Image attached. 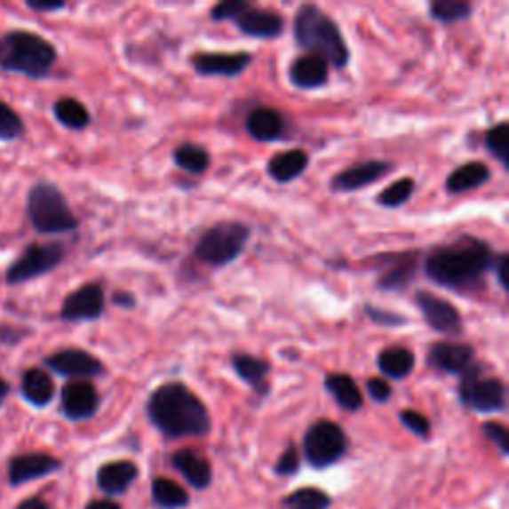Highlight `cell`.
Returning <instances> with one entry per match:
<instances>
[{"label":"cell","instance_id":"cell-1","mask_svg":"<svg viewBox=\"0 0 509 509\" xmlns=\"http://www.w3.org/2000/svg\"><path fill=\"white\" fill-rule=\"evenodd\" d=\"M494 249L480 237H457L452 243L433 247L424 258L425 277L456 293H473L486 285L494 265Z\"/></svg>","mask_w":509,"mask_h":509},{"label":"cell","instance_id":"cell-2","mask_svg":"<svg viewBox=\"0 0 509 509\" xmlns=\"http://www.w3.org/2000/svg\"><path fill=\"white\" fill-rule=\"evenodd\" d=\"M146 414L163 436L191 438L211 432V416L203 400L183 382H165L147 398Z\"/></svg>","mask_w":509,"mask_h":509},{"label":"cell","instance_id":"cell-3","mask_svg":"<svg viewBox=\"0 0 509 509\" xmlns=\"http://www.w3.org/2000/svg\"><path fill=\"white\" fill-rule=\"evenodd\" d=\"M293 36L305 54L322 58L332 68L342 70L350 62V50L338 22L321 6L303 4L297 8Z\"/></svg>","mask_w":509,"mask_h":509},{"label":"cell","instance_id":"cell-4","mask_svg":"<svg viewBox=\"0 0 509 509\" xmlns=\"http://www.w3.org/2000/svg\"><path fill=\"white\" fill-rule=\"evenodd\" d=\"M58 62L56 46L32 30H6L0 36V70L44 80Z\"/></svg>","mask_w":509,"mask_h":509},{"label":"cell","instance_id":"cell-5","mask_svg":"<svg viewBox=\"0 0 509 509\" xmlns=\"http://www.w3.org/2000/svg\"><path fill=\"white\" fill-rule=\"evenodd\" d=\"M27 215L40 235H64L80 227L68 199L52 181H38L28 189Z\"/></svg>","mask_w":509,"mask_h":509},{"label":"cell","instance_id":"cell-6","mask_svg":"<svg viewBox=\"0 0 509 509\" xmlns=\"http://www.w3.org/2000/svg\"><path fill=\"white\" fill-rule=\"evenodd\" d=\"M251 227L241 221H221L207 229L195 243V257L210 266H225L243 255Z\"/></svg>","mask_w":509,"mask_h":509},{"label":"cell","instance_id":"cell-7","mask_svg":"<svg viewBox=\"0 0 509 509\" xmlns=\"http://www.w3.org/2000/svg\"><path fill=\"white\" fill-rule=\"evenodd\" d=\"M488 366L473 362L460 377L457 396L460 402L480 414H494L505 410L507 388L502 378L488 377Z\"/></svg>","mask_w":509,"mask_h":509},{"label":"cell","instance_id":"cell-8","mask_svg":"<svg viewBox=\"0 0 509 509\" xmlns=\"http://www.w3.org/2000/svg\"><path fill=\"white\" fill-rule=\"evenodd\" d=\"M66 247L60 241H48V243H32L8 265L4 281L6 285L19 287L22 282L35 281L38 277L52 273L64 261Z\"/></svg>","mask_w":509,"mask_h":509},{"label":"cell","instance_id":"cell-9","mask_svg":"<svg viewBox=\"0 0 509 509\" xmlns=\"http://www.w3.org/2000/svg\"><path fill=\"white\" fill-rule=\"evenodd\" d=\"M348 438L337 422L319 420L306 430L303 440V454L313 467H329L346 454Z\"/></svg>","mask_w":509,"mask_h":509},{"label":"cell","instance_id":"cell-10","mask_svg":"<svg viewBox=\"0 0 509 509\" xmlns=\"http://www.w3.org/2000/svg\"><path fill=\"white\" fill-rule=\"evenodd\" d=\"M44 366L48 370L56 372L58 377L70 380H90L106 374V366L98 356L84 348H60L44 358Z\"/></svg>","mask_w":509,"mask_h":509},{"label":"cell","instance_id":"cell-11","mask_svg":"<svg viewBox=\"0 0 509 509\" xmlns=\"http://www.w3.org/2000/svg\"><path fill=\"white\" fill-rule=\"evenodd\" d=\"M416 306L420 308L425 324L432 330L446 337H460L464 332V321L457 308L449 300L441 298L430 290L416 293Z\"/></svg>","mask_w":509,"mask_h":509},{"label":"cell","instance_id":"cell-12","mask_svg":"<svg viewBox=\"0 0 509 509\" xmlns=\"http://www.w3.org/2000/svg\"><path fill=\"white\" fill-rule=\"evenodd\" d=\"M106 311V293L99 282H86L64 298L60 319L66 322H91L102 319Z\"/></svg>","mask_w":509,"mask_h":509},{"label":"cell","instance_id":"cell-13","mask_svg":"<svg viewBox=\"0 0 509 509\" xmlns=\"http://www.w3.org/2000/svg\"><path fill=\"white\" fill-rule=\"evenodd\" d=\"M380 269L377 285L380 290H388V293H398V290H406L412 285L418 273L420 253L418 251H402V253H386L378 258Z\"/></svg>","mask_w":509,"mask_h":509},{"label":"cell","instance_id":"cell-14","mask_svg":"<svg viewBox=\"0 0 509 509\" xmlns=\"http://www.w3.org/2000/svg\"><path fill=\"white\" fill-rule=\"evenodd\" d=\"M102 398L90 380H70L60 392V410L72 422L94 418L99 410Z\"/></svg>","mask_w":509,"mask_h":509},{"label":"cell","instance_id":"cell-15","mask_svg":"<svg viewBox=\"0 0 509 509\" xmlns=\"http://www.w3.org/2000/svg\"><path fill=\"white\" fill-rule=\"evenodd\" d=\"M253 62L249 52H195L189 58L191 68L205 78H237Z\"/></svg>","mask_w":509,"mask_h":509},{"label":"cell","instance_id":"cell-16","mask_svg":"<svg viewBox=\"0 0 509 509\" xmlns=\"http://www.w3.org/2000/svg\"><path fill=\"white\" fill-rule=\"evenodd\" d=\"M428 366L452 377H462L475 362V350L467 342H452V340H438L428 348Z\"/></svg>","mask_w":509,"mask_h":509},{"label":"cell","instance_id":"cell-17","mask_svg":"<svg viewBox=\"0 0 509 509\" xmlns=\"http://www.w3.org/2000/svg\"><path fill=\"white\" fill-rule=\"evenodd\" d=\"M392 170H394V163L386 160H369L350 165V168L342 170L330 179V189L337 191V194H350V191H358L380 181Z\"/></svg>","mask_w":509,"mask_h":509},{"label":"cell","instance_id":"cell-18","mask_svg":"<svg viewBox=\"0 0 509 509\" xmlns=\"http://www.w3.org/2000/svg\"><path fill=\"white\" fill-rule=\"evenodd\" d=\"M62 467V462L58 457L44 454V452H30L14 456L8 462V481L11 486H22V483L46 478V475L58 472Z\"/></svg>","mask_w":509,"mask_h":509},{"label":"cell","instance_id":"cell-19","mask_svg":"<svg viewBox=\"0 0 509 509\" xmlns=\"http://www.w3.org/2000/svg\"><path fill=\"white\" fill-rule=\"evenodd\" d=\"M235 27L241 35L257 40H274L281 38L285 32V19L277 11H269V8L251 6L247 12H243L235 20Z\"/></svg>","mask_w":509,"mask_h":509},{"label":"cell","instance_id":"cell-20","mask_svg":"<svg viewBox=\"0 0 509 509\" xmlns=\"http://www.w3.org/2000/svg\"><path fill=\"white\" fill-rule=\"evenodd\" d=\"M330 66L319 56L300 54L289 66V82L298 90H319L327 86Z\"/></svg>","mask_w":509,"mask_h":509},{"label":"cell","instance_id":"cell-21","mask_svg":"<svg viewBox=\"0 0 509 509\" xmlns=\"http://www.w3.org/2000/svg\"><path fill=\"white\" fill-rule=\"evenodd\" d=\"M245 128L255 141L271 144V141H277L285 136L287 123L282 114L274 110V107H255V110H251L247 115Z\"/></svg>","mask_w":509,"mask_h":509},{"label":"cell","instance_id":"cell-22","mask_svg":"<svg viewBox=\"0 0 509 509\" xmlns=\"http://www.w3.org/2000/svg\"><path fill=\"white\" fill-rule=\"evenodd\" d=\"M231 366L235 370L237 377L249 384L257 394L266 396L269 394V374H271V364L265 361V358H258L247 353H233L231 354Z\"/></svg>","mask_w":509,"mask_h":509},{"label":"cell","instance_id":"cell-23","mask_svg":"<svg viewBox=\"0 0 509 509\" xmlns=\"http://www.w3.org/2000/svg\"><path fill=\"white\" fill-rule=\"evenodd\" d=\"M20 394L30 406L46 408L56 396L54 380L44 369L24 370L20 380Z\"/></svg>","mask_w":509,"mask_h":509},{"label":"cell","instance_id":"cell-24","mask_svg":"<svg viewBox=\"0 0 509 509\" xmlns=\"http://www.w3.org/2000/svg\"><path fill=\"white\" fill-rule=\"evenodd\" d=\"M324 388H327L332 400L346 412H358L364 406V396L358 384L350 374L330 372L324 378Z\"/></svg>","mask_w":509,"mask_h":509},{"label":"cell","instance_id":"cell-25","mask_svg":"<svg viewBox=\"0 0 509 509\" xmlns=\"http://www.w3.org/2000/svg\"><path fill=\"white\" fill-rule=\"evenodd\" d=\"M171 465L178 470L189 486L203 489L211 483V464L194 449H179L171 456Z\"/></svg>","mask_w":509,"mask_h":509},{"label":"cell","instance_id":"cell-26","mask_svg":"<svg viewBox=\"0 0 509 509\" xmlns=\"http://www.w3.org/2000/svg\"><path fill=\"white\" fill-rule=\"evenodd\" d=\"M308 168V154L305 149H287L274 154L266 162V173L277 183H289L298 179Z\"/></svg>","mask_w":509,"mask_h":509},{"label":"cell","instance_id":"cell-27","mask_svg":"<svg viewBox=\"0 0 509 509\" xmlns=\"http://www.w3.org/2000/svg\"><path fill=\"white\" fill-rule=\"evenodd\" d=\"M491 179V170L486 163L481 162H470L464 163L460 168H456L452 173L448 175L446 179V191L452 195L467 194V191H473Z\"/></svg>","mask_w":509,"mask_h":509},{"label":"cell","instance_id":"cell-28","mask_svg":"<svg viewBox=\"0 0 509 509\" xmlns=\"http://www.w3.org/2000/svg\"><path fill=\"white\" fill-rule=\"evenodd\" d=\"M138 478V465L128 460L104 464L98 470V486L106 494H123Z\"/></svg>","mask_w":509,"mask_h":509},{"label":"cell","instance_id":"cell-29","mask_svg":"<svg viewBox=\"0 0 509 509\" xmlns=\"http://www.w3.org/2000/svg\"><path fill=\"white\" fill-rule=\"evenodd\" d=\"M377 366L386 378L404 380L414 372L416 356L406 346H388L378 353Z\"/></svg>","mask_w":509,"mask_h":509},{"label":"cell","instance_id":"cell-30","mask_svg":"<svg viewBox=\"0 0 509 509\" xmlns=\"http://www.w3.org/2000/svg\"><path fill=\"white\" fill-rule=\"evenodd\" d=\"M52 114L60 126L68 128V130H76V131L86 130L91 122L88 107L82 104L80 99L70 98V96L56 99L52 106Z\"/></svg>","mask_w":509,"mask_h":509},{"label":"cell","instance_id":"cell-31","mask_svg":"<svg viewBox=\"0 0 509 509\" xmlns=\"http://www.w3.org/2000/svg\"><path fill=\"white\" fill-rule=\"evenodd\" d=\"M171 160L181 171H187L191 175H202L210 170L211 165L210 152H207L203 146L191 144V141H186V144L175 147Z\"/></svg>","mask_w":509,"mask_h":509},{"label":"cell","instance_id":"cell-32","mask_svg":"<svg viewBox=\"0 0 509 509\" xmlns=\"http://www.w3.org/2000/svg\"><path fill=\"white\" fill-rule=\"evenodd\" d=\"M152 497L157 507L162 509H181L189 504L187 491L179 483L168 478H157L152 483Z\"/></svg>","mask_w":509,"mask_h":509},{"label":"cell","instance_id":"cell-33","mask_svg":"<svg viewBox=\"0 0 509 509\" xmlns=\"http://www.w3.org/2000/svg\"><path fill=\"white\" fill-rule=\"evenodd\" d=\"M430 19L441 24H456L467 20L473 12V6L464 0H433L428 6Z\"/></svg>","mask_w":509,"mask_h":509},{"label":"cell","instance_id":"cell-34","mask_svg":"<svg viewBox=\"0 0 509 509\" xmlns=\"http://www.w3.org/2000/svg\"><path fill=\"white\" fill-rule=\"evenodd\" d=\"M416 191V181L412 178H400L394 183L380 191L377 195V203L380 207H386V210H398V207L406 205L410 202Z\"/></svg>","mask_w":509,"mask_h":509},{"label":"cell","instance_id":"cell-35","mask_svg":"<svg viewBox=\"0 0 509 509\" xmlns=\"http://www.w3.org/2000/svg\"><path fill=\"white\" fill-rule=\"evenodd\" d=\"M24 133H27V123L22 115L11 104L0 99V141L11 144V141L24 138Z\"/></svg>","mask_w":509,"mask_h":509},{"label":"cell","instance_id":"cell-36","mask_svg":"<svg viewBox=\"0 0 509 509\" xmlns=\"http://www.w3.org/2000/svg\"><path fill=\"white\" fill-rule=\"evenodd\" d=\"M285 509H329L330 497L316 488H303L282 499Z\"/></svg>","mask_w":509,"mask_h":509},{"label":"cell","instance_id":"cell-37","mask_svg":"<svg viewBox=\"0 0 509 509\" xmlns=\"http://www.w3.org/2000/svg\"><path fill=\"white\" fill-rule=\"evenodd\" d=\"M483 144H486L488 152L494 155V160L504 165L507 170V146H509V123L507 122H499L496 126H491L486 136H483Z\"/></svg>","mask_w":509,"mask_h":509},{"label":"cell","instance_id":"cell-38","mask_svg":"<svg viewBox=\"0 0 509 509\" xmlns=\"http://www.w3.org/2000/svg\"><path fill=\"white\" fill-rule=\"evenodd\" d=\"M253 3H249V0H225V3H219L211 8L210 19L213 22H223V20L235 22L239 16L247 12Z\"/></svg>","mask_w":509,"mask_h":509},{"label":"cell","instance_id":"cell-39","mask_svg":"<svg viewBox=\"0 0 509 509\" xmlns=\"http://www.w3.org/2000/svg\"><path fill=\"white\" fill-rule=\"evenodd\" d=\"M364 314L369 316L374 324H378V327L394 329V327H404V324H408L406 314H400L394 311H388V308H380V306H374V305H366Z\"/></svg>","mask_w":509,"mask_h":509},{"label":"cell","instance_id":"cell-40","mask_svg":"<svg viewBox=\"0 0 509 509\" xmlns=\"http://www.w3.org/2000/svg\"><path fill=\"white\" fill-rule=\"evenodd\" d=\"M400 422H402L408 430L420 438H428L432 432V424L424 414L416 410H402L400 412Z\"/></svg>","mask_w":509,"mask_h":509},{"label":"cell","instance_id":"cell-41","mask_svg":"<svg viewBox=\"0 0 509 509\" xmlns=\"http://www.w3.org/2000/svg\"><path fill=\"white\" fill-rule=\"evenodd\" d=\"M481 430L499 448V452H502L504 456L509 454V436H507V428L504 424L486 422L481 425Z\"/></svg>","mask_w":509,"mask_h":509},{"label":"cell","instance_id":"cell-42","mask_svg":"<svg viewBox=\"0 0 509 509\" xmlns=\"http://www.w3.org/2000/svg\"><path fill=\"white\" fill-rule=\"evenodd\" d=\"M298 465H300L298 452H297V448L290 444L279 457L277 465H274V472H277L279 475H293L298 472Z\"/></svg>","mask_w":509,"mask_h":509},{"label":"cell","instance_id":"cell-43","mask_svg":"<svg viewBox=\"0 0 509 509\" xmlns=\"http://www.w3.org/2000/svg\"><path fill=\"white\" fill-rule=\"evenodd\" d=\"M366 392L369 396L378 404H386L392 396V386L386 382V378H370L366 382Z\"/></svg>","mask_w":509,"mask_h":509},{"label":"cell","instance_id":"cell-44","mask_svg":"<svg viewBox=\"0 0 509 509\" xmlns=\"http://www.w3.org/2000/svg\"><path fill=\"white\" fill-rule=\"evenodd\" d=\"M27 329L20 327H12V324H0V345L4 346H16L19 342L28 337Z\"/></svg>","mask_w":509,"mask_h":509},{"label":"cell","instance_id":"cell-45","mask_svg":"<svg viewBox=\"0 0 509 509\" xmlns=\"http://www.w3.org/2000/svg\"><path fill=\"white\" fill-rule=\"evenodd\" d=\"M27 6L30 8V11H35V12H60V11H66V4L64 0H27Z\"/></svg>","mask_w":509,"mask_h":509},{"label":"cell","instance_id":"cell-46","mask_svg":"<svg viewBox=\"0 0 509 509\" xmlns=\"http://www.w3.org/2000/svg\"><path fill=\"white\" fill-rule=\"evenodd\" d=\"M491 271H496V279L499 282V287L504 290L507 289V281H505V271H507V255L499 253L494 258V265H491Z\"/></svg>","mask_w":509,"mask_h":509},{"label":"cell","instance_id":"cell-47","mask_svg":"<svg viewBox=\"0 0 509 509\" xmlns=\"http://www.w3.org/2000/svg\"><path fill=\"white\" fill-rule=\"evenodd\" d=\"M136 303H138L136 297L128 293V290H115V293L112 295V305L120 306V308H133Z\"/></svg>","mask_w":509,"mask_h":509},{"label":"cell","instance_id":"cell-48","mask_svg":"<svg viewBox=\"0 0 509 509\" xmlns=\"http://www.w3.org/2000/svg\"><path fill=\"white\" fill-rule=\"evenodd\" d=\"M16 509H50L48 504H44L43 499L38 497H30V499H24V502L16 507Z\"/></svg>","mask_w":509,"mask_h":509},{"label":"cell","instance_id":"cell-49","mask_svg":"<svg viewBox=\"0 0 509 509\" xmlns=\"http://www.w3.org/2000/svg\"><path fill=\"white\" fill-rule=\"evenodd\" d=\"M86 509H122L115 502H110V499H96V502L88 504Z\"/></svg>","mask_w":509,"mask_h":509},{"label":"cell","instance_id":"cell-50","mask_svg":"<svg viewBox=\"0 0 509 509\" xmlns=\"http://www.w3.org/2000/svg\"><path fill=\"white\" fill-rule=\"evenodd\" d=\"M8 394H11V384H8L4 378H0V406L6 402Z\"/></svg>","mask_w":509,"mask_h":509}]
</instances>
